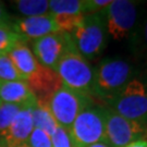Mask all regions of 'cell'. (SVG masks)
<instances>
[{"label": "cell", "mask_w": 147, "mask_h": 147, "mask_svg": "<svg viewBox=\"0 0 147 147\" xmlns=\"http://www.w3.org/2000/svg\"><path fill=\"white\" fill-rule=\"evenodd\" d=\"M28 147H53L51 138L46 132L34 127L26 142Z\"/></svg>", "instance_id": "obj_23"}, {"label": "cell", "mask_w": 147, "mask_h": 147, "mask_svg": "<svg viewBox=\"0 0 147 147\" xmlns=\"http://www.w3.org/2000/svg\"><path fill=\"white\" fill-rule=\"evenodd\" d=\"M86 147H110L106 142H98V143H94V144H90Z\"/></svg>", "instance_id": "obj_27"}, {"label": "cell", "mask_w": 147, "mask_h": 147, "mask_svg": "<svg viewBox=\"0 0 147 147\" xmlns=\"http://www.w3.org/2000/svg\"><path fill=\"white\" fill-rule=\"evenodd\" d=\"M94 96L106 101L119 94L138 71L124 59L105 58L94 69Z\"/></svg>", "instance_id": "obj_1"}, {"label": "cell", "mask_w": 147, "mask_h": 147, "mask_svg": "<svg viewBox=\"0 0 147 147\" xmlns=\"http://www.w3.org/2000/svg\"><path fill=\"white\" fill-rule=\"evenodd\" d=\"M27 40L18 34L11 26L5 23L0 25V56H5L20 42H26Z\"/></svg>", "instance_id": "obj_18"}, {"label": "cell", "mask_w": 147, "mask_h": 147, "mask_svg": "<svg viewBox=\"0 0 147 147\" xmlns=\"http://www.w3.org/2000/svg\"><path fill=\"white\" fill-rule=\"evenodd\" d=\"M126 147H147V141L145 140H138L135 142L129 144Z\"/></svg>", "instance_id": "obj_26"}, {"label": "cell", "mask_w": 147, "mask_h": 147, "mask_svg": "<svg viewBox=\"0 0 147 147\" xmlns=\"http://www.w3.org/2000/svg\"><path fill=\"white\" fill-rule=\"evenodd\" d=\"M56 72L63 86L90 98L95 97L94 69L78 53L74 46L63 55L56 68Z\"/></svg>", "instance_id": "obj_4"}, {"label": "cell", "mask_w": 147, "mask_h": 147, "mask_svg": "<svg viewBox=\"0 0 147 147\" xmlns=\"http://www.w3.org/2000/svg\"><path fill=\"white\" fill-rule=\"evenodd\" d=\"M73 46L70 34L59 32L33 40L32 53L40 65L56 71L63 55Z\"/></svg>", "instance_id": "obj_9"}, {"label": "cell", "mask_w": 147, "mask_h": 147, "mask_svg": "<svg viewBox=\"0 0 147 147\" xmlns=\"http://www.w3.org/2000/svg\"><path fill=\"white\" fill-rule=\"evenodd\" d=\"M69 134L76 147H86L94 143L106 142L104 106L93 104L86 107L74 120Z\"/></svg>", "instance_id": "obj_6"}, {"label": "cell", "mask_w": 147, "mask_h": 147, "mask_svg": "<svg viewBox=\"0 0 147 147\" xmlns=\"http://www.w3.org/2000/svg\"><path fill=\"white\" fill-rule=\"evenodd\" d=\"M9 58L12 60L13 64L16 65L18 71L23 75V78L26 80L32 76L36 72L39 63L33 55L30 47L26 45V42H20L16 47L8 53Z\"/></svg>", "instance_id": "obj_14"}, {"label": "cell", "mask_w": 147, "mask_h": 147, "mask_svg": "<svg viewBox=\"0 0 147 147\" xmlns=\"http://www.w3.org/2000/svg\"><path fill=\"white\" fill-rule=\"evenodd\" d=\"M0 80L3 81H24L23 78L16 65L13 64L12 60L9 58L8 55L0 56Z\"/></svg>", "instance_id": "obj_22"}, {"label": "cell", "mask_w": 147, "mask_h": 147, "mask_svg": "<svg viewBox=\"0 0 147 147\" xmlns=\"http://www.w3.org/2000/svg\"><path fill=\"white\" fill-rule=\"evenodd\" d=\"M93 104V98L62 85L51 95L46 107L58 125L69 132L76 117Z\"/></svg>", "instance_id": "obj_5"}, {"label": "cell", "mask_w": 147, "mask_h": 147, "mask_svg": "<svg viewBox=\"0 0 147 147\" xmlns=\"http://www.w3.org/2000/svg\"><path fill=\"white\" fill-rule=\"evenodd\" d=\"M0 105H1V100H0Z\"/></svg>", "instance_id": "obj_29"}, {"label": "cell", "mask_w": 147, "mask_h": 147, "mask_svg": "<svg viewBox=\"0 0 147 147\" xmlns=\"http://www.w3.org/2000/svg\"><path fill=\"white\" fill-rule=\"evenodd\" d=\"M106 102L123 118L147 125V74L137 73L119 94Z\"/></svg>", "instance_id": "obj_2"}, {"label": "cell", "mask_w": 147, "mask_h": 147, "mask_svg": "<svg viewBox=\"0 0 147 147\" xmlns=\"http://www.w3.org/2000/svg\"><path fill=\"white\" fill-rule=\"evenodd\" d=\"M0 147H1V146H0ZM19 147H28V146H27L26 144H24V145H22V146H19Z\"/></svg>", "instance_id": "obj_28"}, {"label": "cell", "mask_w": 147, "mask_h": 147, "mask_svg": "<svg viewBox=\"0 0 147 147\" xmlns=\"http://www.w3.org/2000/svg\"><path fill=\"white\" fill-rule=\"evenodd\" d=\"M13 3L18 11L25 18L50 14L49 1L47 0H19Z\"/></svg>", "instance_id": "obj_16"}, {"label": "cell", "mask_w": 147, "mask_h": 147, "mask_svg": "<svg viewBox=\"0 0 147 147\" xmlns=\"http://www.w3.org/2000/svg\"><path fill=\"white\" fill-rule=\"evenodd\" d=\"M11 26L26 40H35L44 36L60 32L51 14L19 19L13 24H11Z\"/></svg>", "instance_id": "obj_11"}, {"label": "cell", "mask_w": 147, "mask_h": 147, "mask_svg": "<svg viewBox=\"0 0 147 147\" xmlns=\"http://www.w3.org/2000/svg\"><path fill=\"white\" fill-rule=\"evenodd\" d=\"M71 39L78 53L86 60H95L104 53L108 44V32L101 12L86 14L72 33Z\"/></svg>", "instance_id": "obj_3"}, {"label": "cell", "mask_w": 147, "mask_h": 147, "mask_svg": "<svg viewBox=\"0 0 147 147\" xmlns=\"http://www.w3.org/2000/svg\"><path fill=\"white\" fill-rule=\"evenodd\" d=\"M21 109V106L1 102L0 105V137L9 129V126L11 125V123L13 122L16 116Z\"/></svg>", "instance_id": "obj_21"}, {"label": "cell", "mask_w": 147, "mask_h": 147, "mask_svg": "<svg viewBox=\"0 0 147 147\" xmlns=\"http://www.w3.org/2000/svg\"><path fill=\"white\" fill-rule=\"evenodd\" d=\"M32 118H33V125L34 127L40 129L46 132L49 136H51L56 129L58 127V123L53 119L50 111L47 107L37 105L32 108Z\"/></svg>", "instance_id": "obj_15"}, {"label": "cell", "mask_w": 147, "mask_h": 147, "mask_svg": "<svg viewBox=\"0 0 147 147\" xmlns=\"http://www.w3.org/2000/svg\"><path fill=\"white\" fill-rule=\"evenodd\" d=\"M59 31L62 33H72L84 19V14H51Z\"/></svg>", "instance_id": "obj_20"}, {"label": "cell", "mask_w": 147, "mask_h": 147, "mask_svg": "<svg viewBox=\"0 0 147 147\" xmlns=\"http://www.w3.org/2000/svg\"><path fill=\"white\" fill-rule=\"evenodd\" d=\"M106 142L110 147H126L129 144L145 140L147 141V125L129 120L105 107Z\"/></svg>", "instance_id": "obj_8"}, {"label": "cell", "mask_w": 147, "mask_h": 147, "mask_svg": "<svg viewBox=\"0 0 147 147\" xmlns=\"http://www.w3.org/2000/svg\"><path fill=\"white\" fill-rule=\"evenodd\" d=\"M26 84L37 99V105L46 107L51 95L62 86L56 71L38 65L36 72L26 80Z\"/></svg>", "instance_id": "obj_10"}, {"label": "cell", "mask_w": 147, "mask_h": 147, "mask_svg": "<svg viewBox=\"0 0 147 147\" xmlns=\"http://www.w3.org/2000/svg\"><path fill=\"white\" fill-rule=\"evenodd\" d=\"M8 23V16L5 11V7L0 2V25Z\"/></svg>", "instance_id": "obj_25"}, {"label": "cell", "mask_w": 147, "mask_h": 147, "mask_svg": "<svg viewBox=\"0 0 147 147\" xmlns=\"http://www.w3.org/2000/svg\"><path fill=\"white\" fill-rule=\"evenodd\" d=\"M33 129L32 108H22L9 129L0 137V146L19 147L26 144Z\"/></svg>", "instance_id": "obj_12"}, {"label": "cell", "mask_w": 147, "mask_h": 147, "mask_svg": "<svg viewBox=\"0 0 147 147\" xmlns=\"http://www.w3.org/2000/svg\"><path fill=\"white\" fill-rule=\"evenodd\" d=\"M50 14H84L85 0H51L49 1Z\"/></svg>", "instance_id": "obj_17"}, {"label": "cell", "mask_w": 147, "mask_h": 147, "mask_svg": "<svg viewBox=\"0 0 147 147\" xmlns=\"http://www.w3.org/2000/svg\"><path fill=\"white\" fill-rule=\"evenodd\" d=\"M108 35L117 42L130 38L137 23V2L115 0L101 11Z\"/></svg>", "instance_id": "obj_7"}, {"label": "cell", "mask_w": 147, "mask_h": 147, "mask_svg": "<svg viewBox=\"0 0 147 147\" xmlns=\"http://www.w3.org/2000/svg\"><path fill=\"white\" fill-rule=\"evenodd\" d=\"M130 39L132 42V48L142 55L143 58L147 59V18L144 20L142 25L134 30Z\"/></svg>", "instance_id": "obj_19"}, {"label": "cell", "mask_w": 147, "mask_h": 147, "mask_svg": "<svg viewBox=\"0 0 147 147\" xmlns=\"http://www.w3.org/2000/svg\"><path fill=\"white\" fill-rule=\"evenodd\" d=\"M110 2L109 0H85V13L93 14L101 12L110 5Z\"/></svg>", "instance_id": "obj_24"}, {"label": "cell", "mask_w": 147, "mask_h": 147, "mask_svg": "<svg viewBox=\"0 0 147 147\" xmlns=\"http://www.w3.org/2000/svg\"><path fill=\"white\" fill-rule=\"evenodd\" d=\"M1 102L21 106L22 108H33L37 106V99L24 81L0 80Z\"/></svg>", "instance_id": "obj_13"}]
</instances>
